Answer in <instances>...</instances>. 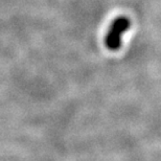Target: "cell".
<instances>
[{"label": "cell", "instance_id": "obj_1", "mask_svg": "<svg viewBox=\"0 0 161 161\" xmlns=\"http://www.w3.org/2000/svg\"><path fill=\"white\" fill-rule=\"evenodd\" d=\"M130 22L127 18H118L111 26L110 33L107 36V46L110 49H117L120 45V34L128 30Z\"/></svg>", "mask_w": 161, "mask_h": 161}]
</instances>
